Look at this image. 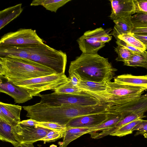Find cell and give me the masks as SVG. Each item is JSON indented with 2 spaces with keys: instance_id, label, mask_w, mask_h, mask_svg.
<instances>
[{
  "instance_id": "f35d334b",
  "label": "cell",
  "mask_w": 147,
  "mask_h": 147,
  "mask_svg": "<svg viewBox=\"0 0 147 147\" xmlns=\"http://www.w3.org/2000/svg\"><path fill=\"white\" fill-rule=\"evenodd\" d=\"M142 134L143 135L145 138H147V132L144 133Z\"/></svg>"
},
{
  "instance_id": "44dd1931",
  "label": "cell",
  "mask_w": 147,
  "mask_h": 147,
  "mask_svg": "<svg viewBox=\"0 0 147 147\" xmlns=\"http://www.w3.org/2000/svg\"><path fill=\"white\" fill-rule=\"evenodd\" d=\"M78 87L82 92H100L105 91L107 85V82H98L81 80Z\"/></svg>"
},
{
  "instance_id": "ab89813d",
  "label": "cell",
  "mask_w": 147,
  "mask_h": 147,
  "mask_svg": "<svg viewBox=\"0 0 147 147\" xmlns=\"http://www.w3.org/2000/svg\"><path fill=\"white\" fill-rule=\"evenodd\" d=\"M49 147H57V146L54 144H52L50 145Z\"/></svg>"
},
{
  "instance_id": "cb8c5ba5",
  "label": "cell",
  "mask_w": 147,
  "mask_h": 147,
  "mask_svg": "<svg viewBox=\"0 0 147 147\" xmlns=\"http://www.w3.org/2000/svg\"><path fill=\"white\" fill-rule=\"evenodd\" d=\"M142 119H139L127 123L119 128L110 135L121 137L132 133V130L136 125L141 122Z\"/></svg>"
},
{
  "instance_id": "d590c367",
  "label": "cell",
  "mask_w": 147,
  "mask_h": 147,
  "mask_svg": "<svg viewBox=\"0 0 147 147\" xmlns=\"http://www.w3.org/2000/svg\"><path fill=\"white\" fill-rule=\"evenodd\" d=\"M70 81L75 86H78L81 80L73 74H69Z\"/></svg>"
},
{
  "instance_id": "8fae6325",
  "label": "cell",
  "mask_w": 147,
  "mask_h": 147,
  "mask_svg": "<svg viewBox=\"0 0 147 147\" xmlns=\"http://www.w3.org/2000/svg\"><path fill=\"white\" fill-rule=\"evenodd\" d=\"M0 92L10 96L15 103H24L32 98L26 90L10 82L3 76H0Z\"/></svg>"
},
{
  "instance_id": "b9f144b4",
  "label": "cell",
  "mask_w": 147,
  "mask_h": 147,
  "mask_svg": "<svg viewBox=\"0 0 147 147\" xmlns=\"http://www.w3.org/2000/svg\"></svg>"
},
{
  "instance_id": "7402d4cb",
  "label": "cell",
  "mask_w": 147,
  "mask_h": 147,
  "mask_svg": "<svg viewBox=\"0 0 147 147\" xmlns=\"http://www.w3.org/2000/svg\"><path fill=\"white\" fill-rule=\"evenodd\" d=\"M124 117L120 114L110 113L109 118L106 121L94 128V130L88 134L96 133L113 127Z\"/></svg>"
},
{
  "instance_id": "5b68a950",
  "label": "cell",
  "mask_w": 147,
  "mask_h": 147,
  "mask_svg": "<svg viewBox=\"0 0 147 147\" xmlns=\"http://www.w3.org/2000/svg\"><path fill=\"white\" fill-rule=\"evenodd\" d=\"M41 97L40 103L48 105H61L88 106L99 104L101 102L97 98L83 92L79 94L53 93L38 96Z\"/></svg>"
},
{
  "instance_id": "ffe728a7",
  "label": "cell",
  "mask_w": 147,
  "mask_h": 147,
  "mask_svg": "<svg viewBox=\"0 0 147 147\" xmlns=\"http://www.w3.org/2000/svg\"><path fill=\"white\" fill-rule=\"evenodd\" d=\"M71 0H34L31 6L42 5L46 9L56 12L57 9Z\"/></svg>"
},
{
  "instance_id": "d6a6232c",
  "label": "cell",
  "mask_w": 147,
  "mask_h": 147,
  "mask_svg": "<svg viewBox=\"0 0 147 147\" xmlns=\"http://www.w3.org/2000/svg\"><path fill=\"white\" fill-rule=\"evenodd\" d=\"M137 130V135L143 134L147 132V120H143L142 121L136 125L132 130V131Z\"/></svg>"
},
{
  "instance_id": "83f0119b",
  "label": "cell",
  "mask_w": 147,
  "mask_h": 147,
  "mask_svg": "<svg viewBox=\"0 0 147 147\" xmlns=\"http://www.w3.org/2000/svg\"><path fill=\"white\" fill-rule=\"evenodd\" d=\"M115 51L118 55L115 60L117 61H121L124 62L128 60L132 54V51L124 47L118 45L115 48Z\"/></svg>"
},
{
  "instance_id": "3957f363",
  "label": "cell",
  "mask_w": 147,
  "mask_h": 147,
  "mask_svg": "<svg viewBox=\"0 0 147 147\" xmlns=\"http://www.w3.org/2000/svg\"><path fill=\"white\" fill-rule=\"evenodd\" d=\"M105 91L100 92H83L100 100L110 107L123 104L140 97L147 89L123 84L111 81L107 82Z\"/></svg>"
},
{
  "instance_id": "d4e9b609",
  "label": "cell",
  "mask_w": 147,
  "mask_h": 147,
  "mask_svg": "<svg viewBox=\"0 0 147 147\" xmlns=\"http://www.w3.org/2000/svg\"><path fill=\"white\" fill-rule=\"evenodd\" d=\"M117 38L140 50L145 51L146 50L145 46L140 41L134 36L132 33L119 35Z\"/></svg>"
},
{
  "instance_id": "5bb4252c",
  "label": "cell",
  "mask_w": 147,
  "mask_h": 147,
  "mask_svg": "<svg viewBox=\"0 0 147 147\" xmlns=\"http://www.w3.org/2000/svg\"><path fill=\"white\" fill-rule=\"evenodd\" d=\"M21 106L0 102V120L11 126L20 121Z\"/></svg>"
},
{
  "instance_id": "74e56055",
  "label": "cell",
  "mask_w": 147,
  "mask_h": 147,
  "mask_svg": "<svg viewBox=\"0 0 147 147\" xmlns=\"http://www.w3.org/2000/svg\"><path fill=\"white\" fill-rule=\"evenodd\" d=\"M20 147H34L33 143H20Z\"/></svg>"
},
{
  "instance_id": "f546056e",
  "label": "cell",
  "mask_w": 147,
  "mask_h": 147,
  "mask_svg": "<svg viewBox=\"0 0 147 147\" xmlns=\"http://www.w3.org/2000/svg\"><path fill=\"white\" fill-rule=\"evenodd\" d=\"M65 132L51 130L49 132L44 138L40 140L44 143L55 142L57 140L63 138Z\"/></svg>"
},
{
  "instance_id": "836d02e7",
  "label": "cell",
  "mask_w": 147,
  "mask_h": 147,
  "mask_svg": "<svg viewBox=\"0 0 147 147\" xmlns=\"http://www.w3.org/2000/svg\"><path fill=\"white\" fill-rule=\"evenodd\" d=\"M18 123L26 126H36L38 124V121L30 118L26 120L20 121Z\"/></svg>"
},
{
  "instance_id": "e575fe53",
  "label": "cell",
  "mask_w": 147,
  "mask_h": 147,
  "mask_svg": "<svg viewBox=\"0 0 147 147\" xmlns=\"http://www.w3.org/2000/svg\"><path fill=\"white\" fill-rule=\"evenodd\" d=\"M131 33L139 35H147V28H134Z\"/></svg>"
},
{
  "instance_id": "60d3db41",
  "label": "cell",
  "mask_w": 147,
  "mask_h": 147,
  "mask_svg": "<svg viewBox=\"0 0 147 147\" xmlns=\"http://www.w3.org/2000/svg\"><path fill=\"white\" fill-rule=\"evenodd\" d=\"M146 49L147 50V47H146Z\"/></svg>"
},
{
  "instance_id": "8d00e7d4",
  "label": "cell",
  "mask_w": 147,
  "mask_h": 147,
  "mask_svg": "<svg viewBox=\"0 0 147 147\" xmlns=\"http://www.w3.org/2000/svg\"><path fill=\"white\" fill-rule=\"evenodd\" d=\"M132 34L133 36L140 41L145 47H147V35Z\"/></svg>"
},
{
  "instance_id": "f1b7e54d",
  "label": "cell",
  "mask_w": 147,
  "mask_h": 147,
  "mask_svg": "<svg viewBox=\"0 0 147 147\" xmlns=\"http://www.w3.org/2000/svg\"><path fill=\"white\" fill-rule=\"evenodd\" d=\"M36 126H40L52 131L65 132L66 127L58 123L38 121V124Z\"/></svg>"
},
{
  "instance_id": "4fadbf2b",
  "label": "cell",
  "mask_w": 147,
  "mask_h": 147,
  "mask_svg": "<svg viewBox=\"0 0 147 147\" xmlns=\"http://www.w3.org/2000/svg\"><path fill=\"white\" fill-rule=\"evenodd\" d=\"M39 44L0 46V57L11 56L30 60L31 54Z\"/></svg>"
},
{
  "instance_id": "7a4b0ae2",
  "label": "cell",
  "mask_w": 147,
  "mask_h": 147,
  "mask_svg": "<svg viewBox=\"0 0 147 147\" xmlns=\"http://www.w3.org/2000/svg\"><path fill=\"white\" fill-rule=\"evenodd\" d=\"M57 74L32 60L11 56L0 57V76L12 83Z\"/></svg>"
},
{
  "instance_id": "603a6c76",
  "label": "cell",
  "mask_w": 147,
  "mask_h": 147,
  "mask_svg": "<svg viewBox=\"0 0 147 147\" xmlns=\"http://www.w3.org/2000/svg\"><path fill=\"white\" fill-rule=\"evenodd\" d=\"M123 64L126 66L140 67L147 69V57L139 53L132 51L129 59L124 62Z\"/></svg>"
},
{
  "instance_id": "4dcf8cb0",
  "label": "cell",
  "mask_w": 147,
  "mask_h": 147,
  "mask_svg": "<svg viewBox=\"0 0 147 147\" xmlns=\"http://www.w3.org/2000/svg\"><path fill=\"white\" fill-rule=\"evenodd\" d=\"M116 43L118 45L124 47L132 51L139 53L147 57V51H142L140 50L118 38L116 39Z\"/></svg>"
},
{
  "instance_id": "d6986e66",
  "label": "cell",
  "mask_w": 147,
  "mask_h": 147,
  "mask_svg": "<svg viewBox=\"0 0 147 147\" xmlns=\"http://www.w3.org/2000/svg\"><path fill=\"white\" fill-rule=\"evenodd\" d=\"M12 126L0 120V140L11 143L14 147H20V143L11 132Z\"/></svg>"
},
{
  "instance_id": "2e32d148",
  "label": "cell",
  "mask_w": 147,
  "mask_h": 147,
  "mask_svg": "<svg viewBox=\"0 0 147 147\" xmlns=\"http://www.w3.org/2000/svg\"><path fill=\"white\" fill-rule=\"evenodd\" d=\"M114 82L120 84L142 87L147 89V74L135 76L124 74L114 78Z\"/></svg>"
},
{
  "instance_id": "e0dca14e",
  "label": "cell",
  "mask_w": 147,
  "mask_h": 147,
  "mask_svg": "<svg viewBox=\"0 0 147 147\" xmlns=\"http://www.w3.org/2000/svg\"><path fill=\"white\" fill-rule=\"evenodd\" d=\"M23 10L22 4L20 3L0 11V30L18 17Z\"/></svg>"
},
{
  "instance_id": "ba28073f",
  "label": "cell",
  "mask_w": 147,
  "mask_h": 147,
  "mask_svg": "<svg viewBox=\"0 0 147 147\" xmlns=\"http://www.w3.org/2000/svg\"><path fill=\"white\" fill-rule=\"evenodd\" d=\"M44 43L35 30L31 29H21L4 35L0 40V46L21 45Z\"/></svg>"
},
{
  "instance_id": "8992f818",
  "label": "cell",
  "mask_w": 147,
  "mask_h": 147,
  "mask_svg": "<svg viewBox=\"0 0 147 147\" xmlns=\"http://www.w3.org/2000/svg\"><path fill=\"white\" fill-rule=\"evenodd\" d=\"M69 80L65 74H54L13 83L24 89L31 96H38L40 92L54 90Z\"/></svg>"
},
{
  "instance_id": "7c38bea8",
  "label": "cell",
  "mask_w": 147,
  "mask_h": 147,
  "mask_svg": "<svg viewBox=\"0 0 147 147\" xmlns=\"http://www.w3.org/2000/svg\"><path fill=\"white\" fill-rule=\"evenodd\" d=\"M111 10L109 16L113 20L121 18L130 17L136 13L134 0H110Z\"/></svg>"
},
{
  "instance_id": "9a60e30c",
  "label": "cell",
  "mask_w": 147,
  "mask_h": 147,
  "mask_svg": "<svg viewBox=\"0 0 147 147\" xmlns=\"http://www.w3.org/2000/svg\"><path fill=\"white\" fill-rule=\"evenodd\" d=\"M66 127L63 141L58 143L59 147H67L72 141L84 134H88L94 129V128Z\"/></svg>"
},
{
  "instance_id": "ac0fdd59",
  "label": "cell",
  "mask_w": 147,
  "mask_h": 147,
  "mask_svg": "<svg viewBox=\"0 0 147 147\" xmlns=\"http://www.w3.org/2000/svg\"><path fill=\"white\" fill-rule=\"evenodd\" d=\"M130 17L113 20L115 25L109 35H113L117 39L119 35L131 33L134 28L131 21Z\"/></svg>"
},
{
  "instance_id": "9c48e42d",
  "label": "cell",
  "mask_w": 147,
  "mask_h": 147,
  "mask_svg": "<svg viewBox=\"0 0 147 147\" xmlns=\"http://www.w3.org/2000/svg\"><path fill=\"white\" fill-rule=\"evenodd\" d=\"M106 32L102 27L85 32L77 40L82 53H98V51L105 45V43L100 41V37Z\"/></svg>"
},
{
  "instance_id": "4316f807",
  "label": "cell",
  "mask_w": 147,
  "mask_h": 147,
  "mask_svg": "<svg viewBox=\"0 0 147 147\" xmlns=\"http://www.w3.org/2000/svg\"><path fill=\"white\" fill-rule=\"evenodd\" d=\"M53 90L56 93L66 94H79L82 92L78 87L74 86L69 80L65 84Z\"/></svg>"
},
{
  "instance_id": "52a82bcc",
  "label": "cell",
  "mask_w": 147,
  "mask_h": 147,
  "mask_svg": "<svg viewBox=\"0 0 147 147\" xmlns=\"http://www.w3.org/2000/svg\"><path fill=\"white\" fill-rule=\"evenodd\" d=\"M51 131L37 126L24 125L18 123L11 127L15 138L20 143H33L40 141Z\"/></svg>"
},
{
  "instance_id": "277c9868",
  "label": "cell",
  "mask_w": 147,
  "mask_h": 147,
  "mask_svg": "<svg viewBox=\"0 0 147 147\" xmlns=\"http://www.w3.org/2000/svg\"><path fill=\"white\" fill-rule=\"evenodd\" d=\"M30 60L52 69L57 74H65L67 61L65 53L40 43L31 55Z\"/></svg>"
},
{
  "instance_id": "484cf974",
  "label": "cell",
  "mask_w": 147,
  "mask_h": 147,
  "mask_svg": "<svg viewBox=\"0 0 147 147\" xmlns=\"http://www.w3.org/2000/svg\"><path fill=\"white\" fill-rule=\"evenodd\" d=\"M133 28H147V13L139 12L130 17Z\"/></svg>"
},
{
  "instance_id": "30bf717a",
  "label": "cell",
  "mask_w": 147,
  "mask_h": 147,
  "mask_svg": "<svg viewBox=\"0 0 147 147\" xmlns=\"http://www.w3.org/2000/svg\"><path fill=\"white\" fill-rule=\"evenodd\" d=\"M110 113H94L77 117L70 121L66 127H72L95 128L106 121Z\"/></svg>"
},
{
  "instance_id": "6da1fadb",
  "label": "cell",
  "mask_w": 147,
  "mask_h": 147,
  "mask_svg": "<svg viewBox=\"0 0 147 147\" xmlns=\"http://www.w3.org/2000/svg\"><path fill=\"white\" fill-rule=\"evenodd\" d=\"M117 70L108 58L98 53H82L71 62L68 71L81 80L100 82L111 81Z\"/></svg>"
},
{
  "instance_id": "1f68e13d",
  "label": "cell",
  "mask_w": 147,
  "mask_h": 147,
  "mask_svg": "<svg viewBox=\"0 0 147 147\" xmlns=\"http://www.w3.org/2000/svg\"><path fill=\"white\" fill-rule=\"evenodd\" d=\"M136 7V13H147V0H134Z\"/></svg>"
}]
</instances>
